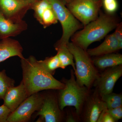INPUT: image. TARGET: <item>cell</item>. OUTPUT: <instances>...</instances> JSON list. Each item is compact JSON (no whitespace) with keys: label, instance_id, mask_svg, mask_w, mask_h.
Instances as JSON below:
<instances>
[{"label":"cell","instance_id":"cell-24","mask_svg":"<svg viewBox=\"0 0 122 122\" xmlns=\"http://www.w3.org/2000/svg\"><path fill=\"white\" fill-rule=\"evenodd\" d=\"M11 110L4 104L0 106V122H7Z\"/></svg>","mask_w":122,"mask_h":122},{"label":"cell","instance_id":"cell-23","mask_svg":"<svg viewBox=\"0 0 122 122\" xmlns=\"http://www.w3.org/2000/svg\"><path fill=\"white\" fill-rule=\"evenodd\" d=\"M116 121L112 117L108 111L107 108L104 109L100 114L97 122H115Z\"/></svg>","mask_w":122,"mask_h":122},{"label":"cell","instance_id":"cell-9","mask_svg":"<svg viewBox=\"0 0 122 122\" xmlns=\"http://www.w3.org/2000/svg\"><path fill=\"white\" fill-rule=\"evenodd\" d=\"M122 75V65L108 68L99 75L95 83L100 97L113 92L116 82Z\"/></svg>","mask_w":122,"mask_h":122},{"label":"cell","instance_id":"cell-22","mask_svg":"<svg viewBox=\"0 0 122 122\" xmlns=\"http://www.w3.org/2000/svg\"><path fill=\"white\" fill-rule=\"evenodd\" d=\"M102 5L107 13L111 14L115 13L118 7L117 0H102Z\"/></svg>","mask_w":122,"mask_h":122},{"label":"cell","instance_id":"cell-17","mask_svg":"<svg viewBox=\"0 0 122 122\" xmlns=\"http://www.w3.org/2000/svg\"><path fill=\"white\" fill-rule=\"evenodd\" d=\"M92 60L96 68L105 69L122 64V55L120 54H108L97 56Z\"/></svg>","mask_w":122,"mask_h":122},{"label":"cell","instance_id":"cell-12","mask_svg":"<svg viewBox=\"0 0 122 122\" xmlns=\"http://www.w3.org/2000/svg\"><path fill=\"white\" fill-rule=\"evenodd\" d=\"M28 97L22 81L17 86H13L8 90L3 99L4 104L11 110L12 113Z\"/></svg>","mask_w":122,"mask_h":122},{"label":"cell","instance_id":"cell-14","mask_svg":"<svg viewBox=\"0 0 122 122\" xmlns=\"http://www.w3.org/2000/svg\"><path fill=\"white\" fill-rule=\"evenodd\" d=\"M23 49L18 41L10 38H4L0 42V63L11 57L18 56L24 58Z\"/></svg>","mask_w":122,"mask_h":122},{"label":"cell","instance_id":"cell-19","mask_svg":"<svg viewBox=\"0 0 122 122\" xmlns=\"http://www.w3.org/2000/svg\"><path fill=\"white\" fill-rule=\"evenodd\" d=\"M38 62L45 70L52 75L55 73L57 69L61 68L60 61L57 54L47 57L44 60L38 61Z\"/></svg>","mask_w":122,"mask_h":122},{"label":"cell","instance_id":"cell-10","mask_svg":"<svg viewBox=\"0 0 122 122\" xmlns=\"http://www.w3.org/2000/svg\"><path fill=\"white\" fill-rule=\"evenodd\" d=\"M36 113V115L39 116L41 122H59L62 119L58 101L53 95H44L41 106Z\"/></svg>","mask_w":122,"mask_h":122},{"label":"cell","instance_id":"cell-18","mask_svg":"<svg viewBox=\"0 0 122 122\" xmlns=\"http://www.w3.org/2000/svg\"><path fill=\"white\" fill-rule=\"evenodd\" d=\"M55 48L57 51L56 54L60 61V68L65 69L68 66H71L75 72V66L73 56L68 49L67 45L55 44Z\"/></svg>","mask_w":122,"mask_h":122},{"label":"cell","instance_id":"cell-4","mask_svg":"<svg viewBox=\"0 0 122 122\" xmlns=\"http://www.w3.org/2000/svg\"><path fill=\"white\" fill-rule=\"evenodd\" d=\"M65 86L59 90L58 104L61 111L67 106L74 107L76 113L79 114L87 98V88L81 86L75 80L74 72L71 71V76L63 82Z\"/></svg>","mask_w":122,"mask_h":122},{"label":"cell","instance_id":"cell-15","mask_svg":"<svg viewBox=\"0 0 122 122\" xmlns=\"http://www.w3.org/2000/svg\"><path fill=\"white\" fill-rule=\"evenodd\" d=\"M99 94H95L88 100L85 113L86 122H96L100 114L107 108L106 103Z\"/></svg>","mask_w":122,"mask_h":122},{"label":"cell","instance_id":"cell-26","mask_svg":"<svg viewBox=\"0 0 122 122\" xmlns=\"http://www.w3.org/2000/svg\"><path fill=\"white\" fill-rule=\"evenodd\" d=\"M119 42V46L120 49L122 48V23L119 22L115 28L113 33Z\"/></svg>","mask_w":122,"mask_h":122},{"label":"cell","instance_id":"cell-20","mask_svg":"<svg viewBox=\"0 0 122 122\" xmlns=\"http://www.w3.org/2000/svg\"><path fill=\"white\" fill-rule=\"evenodd\" d=\"M15 83V81L7 76L5 70L0 71V99H4L8 90Z\"/></svg>","mask_w":122,"mask_h":122},{"label":"cell","instance_id":"cell-2","mask_svg":"<svg viewBox=\"0 0 122 122\" xmlns=\"http://www.w3.org/2000/svg\"><path fill=\"white\" fill-rule=\"evenodd\" d=\"M119 20L113 14L100 12L99 16L77 31L71 37L72 42L86 51L92 43L104 38L115 29Z\"/></svg>","mask_w":122,"mask_h":122},{"label":"cell","instance_id":"cell-5","mask_svg":"<svg viewBox=\"0 0 122 122\" xmlns=\"http://www.w3.org/2000/svg\"><path fill=\"white\" fill-rule=\"evenodd\" d=\"M47 0L51 5L62 28L61 37L56 44L67 45L72 36L84 26L66 7L65 4L62 0Z\"/></svg>","mask_w":122,"mask_h":122},{"label":"cell","instance_id":"cell-21","mask_svg":"<svg viewBox=\"0 0 122 122\" xmlns=\"http://www.w3.org/2000/svg\"><path fill=\"white\" fill-rule=\"evenodd\" d=\"M101 97L106 103L107 109H113L122 106V94L112 92L101 96Z\"/></svg>","mask_w":122,"mask_h":122},{"label":"cell","instance_id":"cell-13","mask_svg":"<svg viewBox=\"0 0 122 122\" xmlns=\"http://www.w3.org/2000/svg\"><path fill=\"white\" fill-rule=\"evenodd\" d=\"M28 28L26 22L22 20L14 22L7 18L0 11V38L2 39L17 36Z\"/></svg>","mask_w":122,"mask_h":122},{"label":"cell","instance_id":"cell-3","mask_svg":"<svg viewBox=\"0 0 122 122\" xmlns=\"http://www.w3.org/2000/svg\"><path fill=\"white\" fill-rule=\"evenodd\" d=\"M67 46L75 61L76 81L81 86L89 88L99 76L92 60L86 51L73 42H69Z\"/></svg>","mask_w":122,"mask_h":122},{"label":"cell","instance_id":"cell-25","mask_svg":"<svg viewBox=\"0 0 122 122\" xmlns=\"http://www.w3.org/2000/svg\"><path fill=\"white\" fill-rule=\"evenodd\" d=\"M107 111L116 121H117L122 118V106L113 109H107Z\"/></svg>","mask_w":122,"mask_h":122},{"label":"cell","instance_id":"cell-8","mask_svg":"<svg viewBox=\"0 0 122 122\" xmlns=\"http://www.w3.org/2000/svg\"><path fill=\"white\" fill-rule=\"evenodd\" d=\"M31 5L26 0H0V11L9 20L19 22Z\"/></svg>","mask_w":122,"mask_h":122},{"label":"cell","instance_id":"cell-6","mask_svg":"<svg viewBox=\"0 0 122 122\" xmlns=\"http://www.w3.org/2000/svg\"><path fill=\"white\" fill-rule=\"evenodd\" d=\"M102 1V0H73L66 5L85 26L98 17Z\"/></svg>","mask_w":122,"mask_h":122},{"label":"cell","instance_id":"cell-1","mask_svg":"<svg viewBox=\"0 0 122 122\" xmlns=\"http://www.w3.org/2000/svg\"><path fill=\"white\" fill-rule=\"evenodd\" d=\"M22 71V81L29 96L45 90L63 89L65 84L46 72L38 63L35 57L21 59Z\"/></svg>","mask_w":122,"mask_h":122},{"label":"cell","instance_id":"cell-11","mask_svg":"<svg viewBox=\"0 0 122 122\" xmlns=\"http://www.w3.org/2000/svg\"><path fill=\"white\" fill-rule=\"evenodd\" d=\"M35 17L45 28L56 24L58 20L51 5L47 0H41L32 5Z\"/></svg>","mask_w":122,"mask_h":122},{"label":"cell","instance_id":"cell-16","mask_svg":"<svg viewBox=\"0 0 122 122\" xmlns=\"http://www.w3.org/2000/svg\"><path fill=\"white\" fill-rule=\"evenodd\" d=\"M119 50V42L113 33L107 36L105 41L100 45L87 50L86 52L90 56H98L114 53Z\"/></svg>","mask_w":122,"mask_h":122},{"label":"cell","instance_id":"cell-27","mask_svg":"<svg viewBox=\"0 0 122 122\" xmlns=\"http://www.w3.org/2000/svg\"><path fill=\"white\" fill-rule=\"evenodd\" d=\"M26 0L28 2H29L30 3V4L32 5L33 4H34V3L37 2L38 1L41 0Z\"/></svg>","mask_w":122,"mask_h":122},{"label":"cell","instance_id":"cell-28","mask_svg":"<svg viewBox=\"0 0 122 122\" xmlns=\"http://www.w3.org/2000/svg\"><path fill=\"white\" fill-rule=\"evenodd\" d=\"M62 0L65 2V4H68V3L71 2L73 0Z\"/></svg>","mask_w":122,"mask_h":122},{"label":"cell","instance_id":"cell-7","mask_svg":"<svg viewBox=\"0 0 122 122\" xmlns=\"http://www.w3.org/2000/svg\"><path fill=\"white\" fill-rule=\"evenodd\" d=\"M44 97V95L39 92L29 96L11 113L7 119V122H29L33 114L40 109Z\"/></svg>","mask_w":122,"mask_h":122}]
</instances>
